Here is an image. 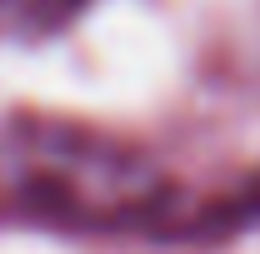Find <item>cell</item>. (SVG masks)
<instances>
[{
  "label": "cell",
  "instance_id": "cell-1",
  "mask_svg": "<svg viewBox=\"0 0 260 254\" xmlns=\"http://www.w3.org/2000/svg\"><path fill=\"white\" fill-rule=\"evenodd\" d=\"M0 215L75 234H170L185 190L155 155L45 115L0 125Z\"/></svg>",
  "mask_w": 260,
  "mask_h": 254
}]
</instances>
